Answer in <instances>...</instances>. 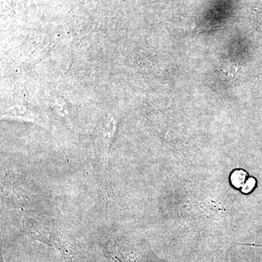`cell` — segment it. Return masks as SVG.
Returning a JSON list of instances; mask_svg holds the SVG:
<instances>
[{
  "label": "cell",
  "mask_w": 262,
  "mask_h": 262,
  "mask_svg": "<svg viewBox=\"0 0 262 262\" xmlns=\"http://www.w3.org/2000/svg\"><path fill=\"white\" fill-rule=\"evenodd\" d=\"M248 174L244 170H235L232 175V183L235 187H239L242 186L243 182L245 181Z\"/></svg>",
  "instance_id": "obj_1"
}]
</instances>
